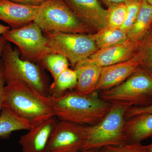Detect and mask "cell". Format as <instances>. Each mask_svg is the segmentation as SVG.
Listing matches in <instances>:
<instances>
[{
    "instance_id": "obj_1",
    "label": "cell",
    "mask_w": 152,
    "mask_h": 152,
    "mask_svg": "<svg viewBox=\"0 0 152 152\" xmlns=\"http://www.w3.org/2000/svg\"><path fill=\"white\" fill-rule=\"evenodd\" d=\"M49 97L55 116L59 121L84 126H94L100 122L112 106L101 98L98 92L83 95L71 91L59 97Z\"/></svg>"
},
{
    "instance_id": "obj_2",
    "label": "cell",
    "mask_w": 152,
    "mask_h": 152,
    "mask_svg": "<svg viewBox=\"0 0 152 152\" xmlns=\"http://www.w3.org/2000/svg\"><path fill=\"white\" fill-rule=\"evenodd\" d=\"M3 107L26 120L31 127L55 116L49 96L17 81L5 87Z\"/></svg>"
},
{
    "instance_id": "obj_3",
    "label": "cell",
    "mask_w": 152,
    "mask_h": 152,
    "mask_svg": "<svg viewBox=\"0 0 152 152\" xmlns=\"http://www.w3.org/2000/svg\"><path fill=\"white\" fill-rule=\"evenodd\" d=\"M132 106L130 103L125 102L112 104L108 113L100 122L86 126V139L82 151L127 143L124 132L125 115Z\"/></svg>"
},
{
    "instance_id": "obj_4",
    "label": "cell",
    "mask_w": 152,
    "mask_h": 152,
    "mask_svg": "<svg viewBox=\"0 0 152 152\" xmlns=\"http://www.w3.org/2000/svg\"><path fill=\"white\" fill-rule=\"evenodd\" d=\"M1 57L4 64L6 83L16 81L22 82L49 96L50 86L48 78L39 65L22 59L18 49L13 48L8 42Z\"/></svg>"
},
{
    "instance_id": "obj_5",
    "label": "cell",
    "mask_w": 152,
    "mask_h": 152,
    "mask_svg": "<svg viewBox=\"0 0 152 152\" xmlns=\"http://www.w3.org/2000/svg\"><path fill=\"white\" fill-rule=\"evenodd\" d=\"M99 94L111 104L125 102L132 107L149 106L152 104V72L140 66L121 83Z\"/></svg>"
},
{
    "instance_id": "obj_6",
    "label": "cell",
    "mask_w": 152,
    "mask_h": 152,
    "mask_svg": "<svg viewBox=\"0 0 152 152\" xmlns=\"http://www.w3.org/2000/svg\"><path fill=\"white\" fill-rule=\"evenodd\" d=\"M34 22L45 33L87 34L90 31L62 0L43 3Z\"/></svg>"
},
{
    "instance_id": "obj_7",
    "label": "cell",
    "mask_w": 152,
    "mask_h": 152,
    "mask_svg": "<svg viewBox=\"0 0 152 152\" xmlns=\"http://www.w3.org/2000/svg\"><path fill=\"white\" fill-rule=\"evenodd\" d=\"M2 35L8 42L18 47L22 59L39 64L44 56L51 53L48 38L34 22L19 28L10 30Z\"/></svg>"
},
{
    "instance_id": "obj_8",
    "label": "cell",
    "mask_w": 152,
    "mask_h": 152,
    "mask_svg": "<svg viewBox=\"0 0 152 152\" xmlns=\"http://www.w3.org/2000/svg\"><path fill=\"white\" fill-rule=\"evenodd\" d=\"M51 53L61 54L74 67L98 50L90 34L45 33Z\"/></svg>"
},
{
    "instance_id": "obj_9",
    "label": "cell",
    "mask_w": 152,
    "mask_h": 152,
    "mask_svg": "<svg viewBox=\"0 0 152 152\" xmlns=\"http://www.w3.org/2000/svg\"><path fill=\"white\" fill-rule=\"evenodd\" d=\"M86 139V126L58 121L52 133L47 152L82 151Z\"/></svg>"
},
{
    "instance_id": "obj_10",
    "label": "cell",
    "mask_w": 152,
    "mask_h": 152,
    "mask_svg": "<svg viewBox=\"0 0 152 152\" xmlns=\"http://www.w3.org/2000/svg\"><path fill=\"white\" fill-rule=\"evenodd\" d=\"M74 15L89 29L97 32L107 27L108 9L99 0H62Z\"/></svg>"
},
{
    "instance_id": "obj_11",
    "label": "cell",
    "mask_w": 152,
    "mask_h": 152,
    "mask_svg": "<svg viewBox=\"0 0 152 152\" xmlns=\"http://www.w3.org/2000/svg\"><path fill=\"white\" fill-rule=\"evenodd\" d=\"M140 66L141 62L136 53L127 61L102 67L94 92L99 93L116 86L132 75Z\"/></svg>"
},
{
    "instance_id": "obj_12",
    "label": "cell",
    "mask_w": 152,
    "mask_h": 152,
    "mask_svg": "<svg viewBox=\"0 0 152 152\" xmlns=\"http://www.w3.org/2000/svg\"><path fill=\"white\" fill-rule=\"evenodd\" d=\"M59 120L56 116L32 126L19 140L23 152H47L50 139Z\"/></svg>"
},
{
    "instance_id": "obj_13",
    "label": "cell",
    "mask_w": 152,
    "mask_h": 152,
    "mask_svg": "<svg viewBox=\"0 0 152 152\" xmlns=\"http://www.w3.org/2000/svg\"><path fill=\"white\" fill-rule=\"evenodd\" d=\"M39 6L0 0V20L8 24L12 29L23 27L34 22Z\"/></svg>"
},
{
    "instance_id": "obj_14",
    "label": "cell",
    "mask_w": 152,
    "mask_h": 152,
    "mask_svg": "<svg viewBox=\"0 0 152 152\" xmlns=\"http://www.w3.org/2000/svg\"><path fill=\"white\" fill-rule=\"evenodd\" d=\"M140 42H136L129 39L116 45L98 50L87 59L101 67L127 61L135 54Z\"/></svg>"
},
{
    "instance_id": "obj_15",
    "label": "cell",
    "mask_w": 152,
    "mask_h": 152,
    "mask_svg": "<svg viewBox=\"0 0 152 152\" xmlns=\"http://www.w3.org/2000/svg\"><path fill=\"white\" fill-rule=\"evenodd\" d=\"M124 132L127 143H140L148 138H152V113L125 120Z\"/></svg>"
},
{
    "instance_id": "obj_16",
    "label": "cell",
    "mask_w": 152,
    "mask_h": 152,
    "mask_svg": "<svg viewBox=\"0 0 152 152\" xmlns=\"http://www.w3.org/2000/svg\"><path fill=\"white\" fill-rule=\"evenodd\" d=\"M102 68L90 62L87 58L78 63L74 67L77 76V85L75 91L76 92L83 95L94 93Z\"/></svg>"
},
{
    "instance_id": "obj_17",
    "label": "cell",
    "mask_w": 152,
    "mask_h": 152,
    "mask_svg": "<svg viewBox=\"0 0 152 152\" xmlns=\"http://www.w3.org/2000/svg\"><path fill=\"white\" fill-rule=\"evenodd\" d=\"M152 6L143 0L137 18L127 32L129 39L136 42L142 40L152 30Z\"/></svg>"
},
{
    "instance_id": "obj_18",
    "label": "cell",
    "mask_w": 152,
    "mask_h": 152,
    "mask_svg": "<svg viewBox=\"0 0 152 152\" xmlns=\"http://www.w3.org/2000/svg\"><path fill=\"white\" fill-rule=\"evenodd\" d=\"M31 128L29 123L12 111L3 107L0 115V137L7 138L15 131L27 130Z\"/></svg>"
},
{
    "instance_id": "obj_19",
    "label": "cell",
    "mask_w": 152,
    "mask_h": 152,
    "mask_svg": "<svg viewBox=\"0 0 152 152\" xmlns=\"http://www.w3.org/2000/svg\"><path fill=\"white\" fill-rule=\"evenodd\" d=\"M77 85V76L76 71L67 69L59 75L50 86L49 96L58 98L75 88Z\"/></svg>"
},
{
    "instance_id": "obj_20",
    "label": "cell",
    "mask_w": 152,
    "mask_h": 152,
    "mask_svg": "<svg viewBox=\"0 0 152 152\" xmlns=\"http://www.w3.org/2000/svg\"><path fill=\"white\" fill-rule=\"evenodd\" d=\"M90 35L94 41L98 50L116 45L129 39L126 32L120 28L106 27L96 34Z\"/></svg>"
},
{
    "instance_id": "obj_21",
    "label": "cell",
    "mask_w": 152,
    "mask_h": 152,
    "mask_svg": "<svg viewBox=\"0 0 152 152\" xmlns=\"http://www.w3.org/2000/svg\"><path fill=\"white\" fill-rule=\"evenodd\" d=\"M41 66L51 74L53 80L64 71L69 69L70 63L66 57L61 54L50 53L41 60Z\"/></svg>"
},
{
    "instance_id": "obj_22",
    "label": "cell",
    "mask_w": 152,
    "mask_h": 152,
    "mask_svg": "<svg viewBox=\"0 0 152 152\" xmlns=\"http://www.w3.org/2000/svg\"><path fill=\"white\" fill-rule=\"evenodd\" d=\"M136 54L140 59L142 66L152 72V29L140 42Z\"/></svg>"
},
{
    "instance_id": "obj_23",
    "label": "cell",
    "mask_w": 152,
    "mask_h": 152,
    "mask_svg": "<svg viewBox=\"0 0 152 152\" xmlns=\"http://www.w3.org/2000/svg\"><path fill=\"white\" fill-rule=\"evenodd\" d=\"M107 9L109 12L107 27L120 28L124 24L126 16V4H120Z\"/></svg>"
},
{
    "instance_id": "obj_24",
    "label": "cell",
    "mask_w": 152,
    "mask_h": 152,
    "mask_svg": "<svg viewBox=\"0 0 152 152\" xmlns=\"http://www.w3.org/2000/svg\"><path fill=\"white\" fill-rule=\"evenodd\" d=\"M143 0H135L126 4L127 14L124 24L121 29L127 32L134 23L141 7Z\"/></svg>"
},
{
    "instance_id": "obj_25",
    "label": "cell",
    "mask_w": 152,
    "mask_h": 152,
    "mask_svg": "<svg viewBox=\"0 0 152 152\" xmlns=\"http://www.w3.org/2000/svg\"><path fill=\"white\" fill-rule=\"evenodd\" d=\"M99 152H144L140 143H126L120 145L107 146L98 150Z\"/></svg>"
},
{
    "instance_id": "obj_26",
    "label": "cell",
    "mask_w": 152,
    "mask_h": 152,
    "mask_svg": "<svg viewBox=\"0 0 152 152\" xmlns=\"http://www.w3.org/2000/svg\"><path fill=\"white\" fill-rule=\"evenodd\" d=\"M152 113V104L145 107H135L132 106L128 109L125 115V120H127L135 116Z\"/></svg>"
},
{
    "instance_id": "obj_27",
    "label": "cell",
    "mask_w": 152,
    "mask_h": 152,
    "mask_svg": "<svg viewBox=\"0 0 152 152\" xmlns=\"http://www.w3.org/2000/svg\"><path fill=\"white\" fill-rule=\"evenodd\" d=\"M5 83L4 64L1 59L0 60V115L3 108V102H4Z\"/></svg>"
},
{
    "instance_id": "obj_28",
    "label": "cell",
    "mask_w": 152,
    "mask_h": 152,
    "mask_svg": "<svg viewBox=\"0 0 152 152\" xmlns=\"http://www.w3.org/2000/svg\"><path fill=\"white\" fill-rule=\"evenodd\" d=\"M101 1L106 5L107 7V8H110L117 5L122 4H127L130 2L135 1V0H101Z\"/></svg>"
},
{
    "instance_id": "obj_29",
    "label": "cell",
    "mask_w": 152,
    "mask_h": 152,
    "mask_svg": "<svg viewBox=\"0 0 152 152\" xmlns=\"http://www.w3.org/2000/svg\"><path fill=\"white\" fill-rule=\"evenodd\" d=\"M15 2L30 5L33 6H40L46 0H10Z\"/></svg>"
},
{
    "instance_id": "obj_30",
    "label": "cell",
    "mask_w": 152,
    "mask_h": 152,
    "mask_svg": "<svg viewBox=\"0 0 152 152\" xmlns=\"http://www.w3.org/2000/svg\"><path fill=\"white\" fill-rule=\"evenodd\" d=\"M7 42L5 38L3 35L0 37V57H1V55L3 49H4V47L6 44L7 43Z\"/></svg>"
},
{
    "instance_id": "obj_31",
    "label": "cell",
    "mask_w": 152,
    "mask_h": 152,
    "mask_svg": "<svg viewBox=\"0 0 152 152\" xmlns=\"http://www.w3.org/2000/svg\"><path fill=\"white\" fill-rule=\"evenodd\" d=\"M10 29L11 28L10 26H4V25L0 24V34L3 35V34H4L6 32Z\"/></svg>"
},
{
    "instance_id": "obj_32",
    "label": "cell",
    "mask_w": 152,
    "mask_h": 152,
    "mask_svg": "<svg viewBox=\"0 0 152 152\" xmlns=\"http://www.w3.org/2000/svg\"><path fill=\"white\" fill-rule=\"evenodd\" d=\"M144 152H152V143L147 145H143Z\"/></svg>"
},
{
    "instance_id": "obj_33",
    "label": "cell",
    "mask_w": 152,
    "mask_h": 152,
    "mask_svg": "<svg viewBox=\"0 0 152 152\" xmlns=\"http://www.w3.org/2000/svg\"><path fill=\"white\" fill-rule=\"evenodd\" d=\"M80 152H99L98 150H87V151H82Z\"/></svg>"
},
{
    "instance_id": "obj_34",
    "label": "cell",
    "mask_w": 152,
    "mask_h": 152,
    "mask_svg": "<svg viewBox=\"0 0 152 152\" xmlns=\"http://www.w3.org/2000/svg\"><path fill=\"white\" fill-rule=\"evenodd\" d=\"M145 1H146L147 3L152 6V0H145Z\"/></svg>"
},
{
    "instance_id": "obj_35",
    "label": "cell",
    "mask_w": 152,
    "mask_h": 152,
    "mask_svg": "<svg viewBox=\"0 0 152 152\" xmlns=\"http://www.w3.org/2000/svg\"></svg>"
}]
</instances>
